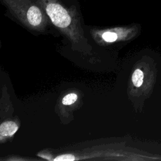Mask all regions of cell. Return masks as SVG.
Listing matches in <instances>:
<instances>
[{"label":"cell","instance_id":"cell-1","mask_svg":"<svg viewBox=\"0 0 161 161\" xmlns=\"http://www.w3.org/2000/svg\"><path fill=\"white\" fill-rule=\"evenodd\" d=\"M46 11L52 23L57 27L65 28L71 23V18L67 11L60 5L49 3L46 6Z\"/></svg>","mask_w":161,"mask_h":161},{"label":"cell","instance_id":"cell-2","mask_svg":"<svg viewBox=\"0 0 161 161\" xmlns=\"http://www.w3.org/2000/svg\"><path fill=\"white\" fill-rule=\"evenodd\" d=\"M18 126L13 121H5L1 123L0 126L1 139L5 136H11L13 135L18 130Z\"/></svg>","mask_w":161,"mask_h":161},{"label":"cell","instance_id":"cell-3","mask_svg":"<svg viewBox=\"0 0 161 161\" xmlns=\"http://www.w3.org/2000/svg\"><path fill=\"white\" fill-rule=\"evenodd\" d=\"M143 72L140 69H136L132 74V82L135 87H140L143 82Z\"/></svg>","mask_w":161,"mask_h":161},{"label":"cell","instance_id":"cell-4","mask_svg":"<svg viewBox=\"0 0 161 161\" xmlns=\"http://www.w3.org/2000/svg\"><path fill=\"white\" fill-rule=\"evenodd\" d=\"M77 99V96L74 93H70L66 95L62 99V103L64 105H70L74 103Z\"/></svg>","mask_w":161,"mask_h":161},{"label":"cell","instance_id":"cell-5","mask_svg":"<svg viewBox=\"0 0 161 161\" xmlns=\"http://www.w3.org/2000/svg\"><path fill=\"white\" fill-rule=\"evenodd\" d=\"M102 38L107 42H113L117 39V35L113 32H105L103 34Z\"/></svg>","mask_w":161,"mask_h":161},{"label":"cell","instance_id":"cell-6","mask_svg":"<svg viewBox=\"0 0 161 161\" xmlns=\"http://www.w3.org/2000/svg\"><path fill=\"white\" fill-rule=\"evenodd\" d=\"M75 158L72 155L70 154H66V155H59L55 158H54L55 161H72L74 160Z\"/></svg>","mask_w":161,"mask_h":161}]
</instances>
